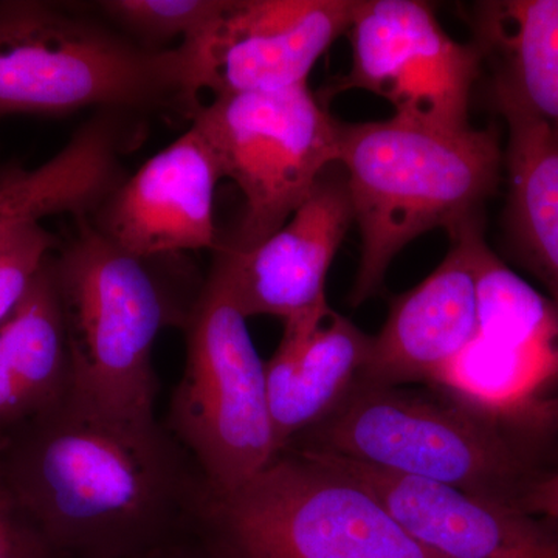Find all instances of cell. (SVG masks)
<instances>
[{
    "label": "cell",
    "mask_w": 558,
    "mask_h": 558,
    "mask_svg": "<svg viewBox=\"0 0 558 558\" xmlns=\"http://www.w3.org/2000/svg\"><path fill=\"white\" fill-rule=\"evenodd\" d=\"M558 371V351L523 348L476 333L440 374L435 387L483 413L510 416L534 410L526 402L535 379Z\"/></svg>",
    "instance_id": "20"
},
{
    "label": "cell",
    "mask_w": 558,
    "mask_h": 558,
    "mask_svg": "<svg viewBox=\"0 0 558 558\" xmlns=\"http://www.w3.org/2000/svg\"><path fill=\"white\" fill-rule=\"evenodd\" d=\"M355 3L230 0L207 39L213 98L307 83L323 53L347 35Z\"/></svg>",
    "instance_id": "12"
},
{
    "label": "cell",
    "mask_w": 558,
    "mask_h": 558,
    "mask_svg": "<svg viewBox=\"0 0 558 558\" xmlns=\"http://www.w3.org/2000/svg\"><path fill=\"white\" fill-rule=\"evenodd\" d=\"M53 255L72 362V396L106 413L154 418L153 348L161 330L182 326L197 295H183L160 269L94 229L87 216Z\"/></svg>",
    "instance_id": "6"
},
{
    "label": "cell",
    "mask_w": 558,
    "mask_h": 558,
    "mask_svg": "<svg viewBox=\"0 0 558 558\" xmlns=\"http://www.w3.org/2000/svg\"><path fill=\"white\" fill-rule=\"evenodd\" d=\"M473 24L498 62L495 90L558 132V0L481 2Z\"/></svg>",
    "instance_id": "19"
},
{
    "label": "cell",
    "mask_w": 558,
    "mask_h": 558,
    "mask_svg": "<svg viewBox=\"0 0 558 558\" xmlns=\"http://www.w3.org/2000/svg\"><path fill=\"white\" fill-rule=\"evenodd\" d=\"M230 0H101L87 7L143 49L165 51L207 38Z\"/></svg>",
    "instance_id": "22"
},
{
    "label": "cell",
    "mask_w": 558,
    "mask_h": 558,
    "mask_svg": "<svg viewBox=\"0 0 558 558\" xmlns=\"http://www.w3.org/2000/svg\"><path fill=\"white\" fill-rule=\"evenodd\" d=\"M150 558H208L204 550L197 546L190 535L172 543L168 548L161 549L160 553L154 554Z\"/></svg>",
    "instance_id": "26"
},
{
    "label": "cell",
    "mask_w": 558,
    "mask_h": 558,
    "mask_svg": "<svg viewBox=\"0 0 558 558\" xmlns=\"http://www.w3.org/2000/svg\"><path fill=\"white\" fill-rule=\"evenodd\" d=\"M207 38L153 51L86 10L0 2V119L92 109L191 123L209 86Z\"/></svg>",
    "instance_id": "2"
},
{
    "label": "cell",
    "mask_w": 558,
    "mask_h": 558,
    "mask_svg": "<svg viewBox=\"0 0 558 558\" xmlns=\"http://www.w3.org/2000/svg\"><path fill=\"white\" fill-rule=\"evenodd\" d=\"M186 362L168 429L208 486L231 490L277 457L266 363L222 271L213 264L185 325Z\"/></svg>",
    "instance_id": "7"
},
{
    "label": "cell",
    "mask_w": 558,
    "mask_h": 558,
    "mask_svg": "<svg viewBox=\"0 0 558 558\" xmlns=\"http://www.w3.org/2000/svg\"><path fill=\"white\" fill-rule=\"evenodd\" d=\"M60 242L40 223L0 234V325L16 310L43 264Z\"/></svg>",
    "instance_id": "23"
},
{
    "label": "cell",
    "mask_w": 558,
    "mask_h": 558,
    "mask_svg": "<svg viewBox=\"0 0 558 558\" xmlns=\"http://www.w3.org/2000/svg\"><path fill=\"white\" fill-rule=\"evenodd\" d=\"M508 123V226L520 259L558 312V132L495 90Z\"/></svg>",
    "instance_id": "18"
},
{
    "label": "cell",
    "mask_w": 558,
    "mask_h": 558,
    "mask_svg": "<svg viewBox=\"0 0 558 558\" xmlns=\"http://www.w3.org/2000/svg\"><path fill=\"white\" fill-rule=\"evenodd\" d=\"M476 216L450 231V252L416 288L392 301L387 322L371 337L359 384L435 387L440 374L478 333Z\"/></svg>",
    "instance_id": "13"
},
{
    "label": "cell",
    "mask_w": 558,
    "mask_h": 558,
    "mask_svg": "<svg viewBox=\"0 0 558 558\" xmlns=\"http://www.w3.org/2000/svg\"><path fill=\"white\" fill-rule=\"evenodd\" d=\"M554 418V407L497 416L450 398L357 381L286 450L351 459L519 506L529 487L556 469L546 453Z\"/></svg>",
    "instance_id": "3"
},
{
    "label": "cell",
    "mask_w": 558,
    "mask_h": 558,
    "mask_svg": "<svg viewBox=\"0 0 558 558\" xmlns=\"http://www.w3.org/2000/svg\"><path fill=\"white\" fill-rule=\"evenodd\" d=\"M190 537L208 558H440L368 487L299 450L231 490L207 483Z\"/></svg>",
    "instance_id": "5"
},
{
    "label": "cell",
    "mask_w": 558,
    "mask_h": 558,
    "mask_svg": "<svg viewBox=\"0 0 558 558\" xmlns=\"http://www.w3.org/2000/svg\"><path fill=\"white\" fill-rule=\"evenodd\" d=\"M351 70L330 94L368 90L385 98L395 117L468 130L481 50L451 38L432 7L416 0H357L351 27Z\"/></svg>",
    "instance_id": "9"
},
{
    "label": "cell",
    "mask_w": 558,
    "mask_h": 558,
    "mask_svg": "<svg viewBox=\"0 0 558 558\" xmlns=\"http://www.w3.org/2000/svg\"><path fill=\"white\" fill-rule=\"evenodd\" d=\"M143 119L94 112L57 156L0 183V234L51 215L90 216L128 179L123 157L142 143Z\"/></svg>",
    "instance_id": "16"
},
{
    "label": "cell",
    "mask_w": 558,
    "mask_h": 558,
    "mask_svg": "<svg viewBox=\"0 0 558 558\" xmlns=\"http://www.w3.org/2000/svg\"><path fill=\"white\" fill-rule=\"evenodd\" d=\"M330 167L288 222L247 250H216L215 266L245 318L286 319L326 303V278L354 222L343 172Z\"/></svg>",
    "instance_id": "11"
},
{
    "label": "cell",
    "mask_w": 558,
    "mask_h": 558,
    "mask_svg": "<svg viewBox=\"0 0 558 558\" xmlns=\"http://www.w3.org/2000/svg\"><path fill=\"white\" fill-rule=\"evenodd\" d=\"M478 336L523 348L558 351V312L494 255L483 233L475 241Z\"/></svg>",
    "instance_id": "21"
},
{
    "label": "cell",
    "mask_w": 558,
    "mask_h": 558,
    "mask_svg": "<svg viewBox=\"0 0 558 558\" xmlns=\"http://www.w3.org/2000/svg\"><path fill=\"white\" fill-rule=\"evenodd\" d=\"M191 123L204 132L223 179L233 180L245 201L236 238L218 248L247 250L266 241L339 161L340 123L307 83L215 97Z\"/></svg>",
    "instance_id": "8"
},
{
    "label": "cell",
    "mask_w": 558,
    "mask_h": 558,
    "mask_svg": "<svg viewBox=\"0 0 558 558\" xmlns=\"http://www.w3.org/2000/svg\"><path fill=\"white\" fill-rule=\"evenodd\" d=\"M495 132L440 130L392 117L340 123L343 168L362 247L352 307L380 292L405 245L429 230L449 233L476 216L501 170Z\"/></svg>",
    "instance_id": "4"
},
{
    "label": "cell",
    "mask_w": 558,
    "mask_h": 558,
    "mask_svg": "<svg viewBox=\"0 0 558 558\" xmlns=\"http://www.w3.org/2000/svg\"><path fill=\"white\" fill-rule=\"evenodd\" d=\"M0 558H60L14 490L0 461Z\"/></svg>",
    "instance_id": "24"
},
{
    "label": "cell",
    "mask_w": 558,
    "mask_h": 558,
    "mask_svg": "<svg viewBox=\"0 0 558 558\" xmlns=\"http://www.w3.org/2000/svg\"><path fill=\"white\" fill-rule=\"evenodd\" d=\"M72 362L53 253L0 325V444L72 392Z\"/></svg>",
    "instance_id": "17"
},
{
    "label": "cell",
    "mask_w": 558,
    "mask_h": 558,
    "mask_svg": "<svg viewBox=\"0 0 558 558\" xmlns=\"http://www.w3.org/2000/svg\"><path fill=\"white\" fill-rule=\"evenodd\" d=\"M440 558H558V519L459 488L328 457Z\"/></svg>",
    "instance_id": "14"
},
{
    "label": "cell",
    "mask_w": 558,
    "mask_h": 558,
    "mask_svg": "<svg viewBox=\"0 0 558 558\" xmlns=\"http://www.w3.org/2000/svg\"><path fill=\"white\" fill-rule=\"evenodd\" d=\"M222 179L207 137L190 123L87 219L106 240L138 258L218 248L215 196Z\"/></svg>",
    "instance_id": "10"
},
{
    "label": "cell",
    "mask_w": 558,
    "mask_h": 558,
    "mask_svg": "<svg viewBox=\"0 0 558 558\" xmlns=\"http://www.w3.org/2000/svg\"><path fill=\"white\" fill-rule=\"evenodd\" d=\"M519 506L526 512L558 519V468L532 484Z\"/></svg>",
    "instance_id": "25"
},
{
    "label": "cell",
    "mask_w": 558,
    "mask_h": 558,
    "mask_svg": "<svg viewBox=\"0 0 558 558\" xmlns=\"http://www.w3.org/2000/svg\"><path fill=\"white\" fill-rule=\"evenodd\" d=\"M0 461L60 558H150L191 532L207 480L157 418L72 392L0 444Z\"/></svg>",
    "instance_id": "1"
},
{
    "label": "cell",
    "mask_w": 558,
    "mask_h": 558,
    "mask_svg": "<svg viewBox=\"0 0 558 558\" xmlns=\"http://www.w3.org/2000/svg\"><path fill=\"white\" fill-rule=\"evenodd\" d=\"M371 337L328 301L286 319L266 362L267 398L277 454L343 402L368 357Z\"/></svg>",
    "instance_id": "15"
}]
</instances>
